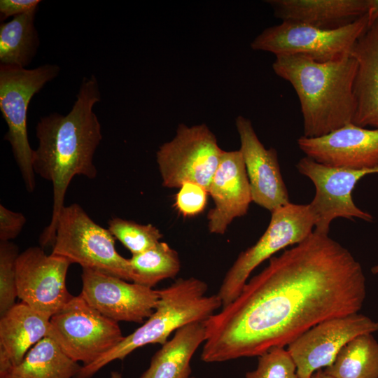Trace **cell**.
Wrapping results in <instances>:
<instances>
[{"mask_svg":"<svg viewBox=\"0 0 378 378\" xmlns=\"http://www.w3.org/2000/svg\"><path fill=\"white\" fill-rule=\"evenodd\" d=\"M235 125L252 202L270 212L289 204L288 192L281 173L276 150L264 146L249 119L238 115Z\"/></svg>","mask_w":378,"mask_h":378,"instance_id":"cell-16","label":"cell"},{"mask_svg":"<svg viewBox=\"0 0 378 378\" xmlns=\"http://www.w3.org/2000/svg\"><path fill=\"white\" fill-rule=\"evenodd\" d=\"M324 371L334 378H378V342L372 333L350 340Z\"/></svg>","mask_w":378,"mask_h":378,"instance_id":"cell-24","label":"cell"},{"mask_svg":"<svg viewBox=\"0 0 378 378\" xmlns=\"http://www.w3.org/2000/svg\"><path fill=\"white\" fill-rule=\"evenodd\" d=\"M373 174H378V167L372 169Z\"/></svg>","mask_w":378,"mask_h":378,"instance_id":"cell-36","label":"cell"},{"mask_svg":"<svg viewBox=\"0 0 378 378\" xmlns=\"http://www.w3.org/2000/svg\"><path fill=\"white\" fill-rule=\"evenodd\" d=\"M368 25L366 13L346 26L331 29L281 21L264 29L252 41L251 48L275 56L302 55L319 62H330L350 55Z\"/></svg>","mask_w":378,"mask_h":378,"instance_id":"cell-7","label":"cell"},{"mask_svg":"<svg viewBox=\"0 0 378 378\" xmlns=\"http://www.w3.org/2000/svg\"><path fill=\"white\" fill-rule=\"evenodd\" d=\"M356 67L351 55L326 62L302 55L276 56L274 73L291 84L298 95L303 136H322L352 123Z\"/></svg>","mask_w":378,"mask_h":378,"instance_id":"cell-3","label":"cell"},{"mask_svg":"<svg viewBox=\"0 0 378 378\" xmlns=\"http://www.w3.org/2000/svg\"><path fill=\"white\" fill-rule=\"evenodd\" d=\"M37 9L14 17L0 25V64L27 66L40 44L34 18Z\"/></svg>","mask_w":378,"mask_h":378,"instance_id":"cell-23","label":"cell"},{"mask_svg":"<svg viewBox=\"0 0 378 378\" xmlns=\"http://www.w3.org/2000/svg\"><path fill=\"white\" fill-rule=\"evenodd\" d=\"M275 17L321 29L346 26L367 13V0H267Z\"/></svg>","mask_w":378,"mask_h":378,"instance_id":"cell-20","label":"cell"},{"mask_svg":"<svg viewBox=\"0 0 378 378\" xmlns=\"http://www.w3.org/2000/svg\"><path fill=\"white\" fill-rule=\"evenodd\" d=\"M60 71L57 64H46L27 69L0 64V110L8 125L4 139L10 144L26 190L36 188L33 150L28 140L27 117L29 102Z\"/></svg>","mask_w":378,"mask_h":378,"instance_id":"cell-5","label":"cell"},{"mask_svg":"<svg viewBox=\"0 0 378 378\" xmlns=\"http://www.w3.org/2000/svg\"><path fill=\"white\" fill-rule=\"evenodd\" d=\"M100 100L95 76L83 77L71 111L66 115L43 116L36 124L38 146L34 150L33 167L35 174L52 183L53 191L51 220L39 237L41 247L54 244L57 219L73 178L97 176L94 155L102 134L93 108Z\"/></svg>","mask_w":378,"mask_h":378,"instance_id":"cell-2","label":"cell"},{"mask_svg":"<svg viewBox=\"0 0 378 378\" xmlns=\"http://www.w3.org/2000/svg\"><path fill=\"white\" fill-rule=\"evenodd\" d=\"M245 378H298L295 363L284 347H274L258 357L255 369Z\"/></svg>","mask_w":378,"mask_h":378,"instance_id":"cell-28","label":"cell"},{"mask_svg":"<svg viewBox=\"0 0 378 378\" xmlns=\"http://www.w3.org/2000/svg\"><path fill=\"white\" fill-rule=\"evenodd\" d=\"M297 143L307 157L325 165L356 170L378 167V129L349 123L322 136H302Z\"/></svg>","mask_w":378,"mask_h":378,"instance_id":"cell-15","label":"cell"},{"mask_svg":"<svg viewBox=\"0 0 378 378\" xmlns=\"http://www.w3.org/2000/svg\"><path fill=\"white\" fill-rule=\"evenodd\" d=\"M298 171L309 178L316 188L308 204L315 219L314 231L328 234L332 221L337 218H360L371 222L373 216L354 202L352 192L360 178L372 174L371 169H351L318 163L304 157L296 164Z\"/></svg>","mask_w":378,"mask_h":378,"instance_id":"cell-11","label":"cell"},{"mask_svg":"<svg viewBox=\"0 0 378 378\" xmlns=\"http://www.w3.org/2000/svg\"><path fill=\"white\" fill-rule=\"evenodd\" d=\"M2 378H4V377H2Z\"/></svg>","mask_w":378,"mask_h":378,"instance_id":"cell-38","label":"cell"},{"mask_svg":"<svg viewBox=\"0 0 378 378\" xmlns=\"http://www.w3.org/2000/svg\"><path fill=\"white\" fill-rule=\"evenodd\" d=\"M81 366L46 336L4 378H74Z\"/></svg>","mask_w":378,"mask_h":378,"instance_id":"cell-22","label":"cell"},{"mask_svg":"<svg viewBox=\"0 0 378 378\" xmlns=\"http://www.w3.org/2000/svg\"><path fill=\"white\" fill-rule=\"evenodd\" d=\"M223 153L206 124L178 125L174 138L156 152L162 186L179 188L184 183H194L209 191Z\"/></svg>","mask_w":378,"mask_h":378,"instance_id":"cell-9","label":"cell"},{"mask_svg":"<svg viewBox=\"0 0 378 378\" xmlns=\"http://www.w3.org/2000/svg\"><path fill=\"white\" fill-rule=\"evenodd\" d=\"M371 272L374 274H378V265L373 266L371 269Z\"/></svg>","mask_w":378,"mask_h":378,"instance_id":"cell-35","label":"cell"},{"mask_svg":"<svg viewBox=\"0 0 378 378\" xmlns=\"http://www.w3.org/2000/svg\"><path fill=\"white\" fill-rule=\"evenodd\" d=\"M269 225L258 241L241 252L225 274L217 295L222 307L240 293L251 272L262 262L288 246L307 238L315 227L309 204L290 202L271 212Z\"/></svg>","mask_w":378,"mask_h":378,"instance_id":"cell-8","label":"cell"},{"mask_svg":"<svg viewBox=\"0 0 378 378\" xmlns=\"http://www.w3.org/2000/svg\"><path fill=\"white\" fill-rule=\"evenodd\" d=\"M208 195V191L197 183H184L176 193L175 206L183 216H195L204 210Z\"/></svg>","mask_w":378,"mask_h":378,"instance_id":"cell-29","label":"cell"},{"mask_svg":"<svg viewBox=\"0 0 378 378\" xmlns=\"http://www.w3.org/2000/svg\"><path fill=\"white\" fill-rule=\"evenodd\" d=\"M378 331V321L358 313L334 318L314 326L288 345L298 378H311L335 360L341 349L354 337Z\"/></svg>","mask_w":378,"mask_h":378,"instance_id":"cell-13","label":"cell"},{"mask_svg":"<svg viewBox=\"0 0 378 378\" xmlns=\"http://www.w3.org/2000/svg\"><path fill=\"white\" fill-rule=\"evenodd\" d=\"M129 260L132 282L149 288L164 279L174 278L181 269L177 251L163 241L144 252L132 255Z\"/></svg>","mask_w":378,"mask_h":378,"instance_id":"cell-25","label":"cell"},{"mask_svg":"<svg viewBox=\"0 0 378 378\" xmlns=\"http://www.w3.org/2000/svg\"><path fill=\"white\" fill-rule=\"evenodd\" d=\"M350 55L356 62L352 123L378 129V19L355 43Z\"/></svg>","mask_w":378,"mask_h":378,"instance_id":"cell-19","label":"cell"},{"mask_svg":"<svg viewBox=\"0 0 378 378\" xmlns=\"http://www.w3.org/2000/svg\"><path fill=\"white\" fill-rule=\"evenodd\" d=\"M52 254L83 268L132 281L130 260L120 255L115 238L97 224L78 204L64 206L58 217Z\"/></svg>","mask_w":378,"mask_h":378,"instance_id":"cell-6","label":"cell"},{"mask_svg":"<svg viewBox=\"0 0 378 378\" xmlns=\"http://www.w3.org/2000/svg\"><path fill=\"white\" fill-rule=\"evenodd\" d=\"M39 0H1L0 16L4 20L10 16H18L38 9Z\"/></svg>","mask_w":378,"mask_h":378,"instance_id":"cell-31","label":"cell"},{"mask_svg":"<svg viewBox=\"0 0 378 378\" xmlns=\"http://www.w3.org/2000/svg\"><path fill=\"white\" fill-rule=\"evenodd\" d=\"M16 244L0 242V315H4L16 303L18 288L16 261L19 255Z\"/></svg>","mask_w":378,"mask_h":378,"instance_id":"cell-27","label":"cell"},{"mask_svg":"<svg viewBox=\"0 0 378 378\" xmlns=\"http://www.w3.org/2000/svg\"><path fill=\"white\" fill-rule=\"evenodd\" d=\"M48 336L83 366L104 356L124 338L118 323L92 307L80 295L51 317Z\"/></svg>","mask_w":378,"mask_h":378,"instance_id":"cell-10","label":"cell"},{"mask_svg":"<svg viewBox=\"0 0 378 378\" xmlns=\"http://www.w3.org/2000/svg\"><path fill=\"white\" fill-rule=\"evenodd\" d=\"M207 289L204 281L190 277L178 279L159 290L158 305L148 320L104 356L92 364L82 365L74 378H91L107 364L122 360L135 349L149 344L163 345L174 331L206 320L222 307L218 295H207Z\"/></svg>","mask_w":378,"mask_h":378,"instance_id":"cell-4","label":"cell"},{"mask_svg":"<svg viewBox=\"0 0 378 378\" xmlns=\"http://www.w3.org/2000/svg\"><path fill=\"white\" fill-rule=\"evenodd\" d=\"M71 264L64 257L46 254L41 247L27 248L16 261L18 298L52 317L74 297L66 284Z\"/></svg>","mask_w":378,"mask_h":378,"instance_id":"cell-12","label":"cell"},{"mask_svg":"<svg viewBox=\"0 0 378 378\" xmlns=\"http://www.w3.org/2000/svg\"><path fill=\"white\" fill-rule=\"evenodd\" d=\"M311 378H334L332 376L327 374L323 369L317 370Z\"/></svg>","mask_w":378,"mask_h":378,"instance_id":"cell-33","label":"cell"},{"mask_svg":"<svg viewBox=\"0 0 378 378\" xmlns=\"http://www.w3.org/2000/svg\"><path fill=\"white\" fill-rule=\"evenodd\" d=\"M190 378H196L195 377H190Z\"/></svg>","mask_w":378,"mask_h":378,"instance_id":"cell-37","label":"cell"},{"mask_svg":"<svg viewBox=\"0 0 378 378\" xmlns=\"http://www.w3.org/2000/svg\"><path fill=\"white\" fill-rule=\"evenodd\" d=\"M80 295L94 309L116 322L142 323L155 311L159 290L94 271L82 269Z\"/></svg>","mask_w":378,"mask_h":378,"instance_id":"cell-14","label":"cell"},{"mask_svg":"<svg viewBox=\"0 0 378 378\" xmlns=\"http://www.w3.org/2000/svg\"><path fill=\"white\" fill-rule=\"evenodd\" d=\"M365 276L350 251L315 231L269 259L239 295L204 321L201 360L220 363L288 346L326 320L358 313Z\"/></svg>","mask_w":378,"mask_h":378,"instance_id":"cell-1","label":"cell"},{"mask_svg":"<svg viewBox=\"0 0 378 378\" xmlns=\"http://www.w3.org/2000/svg\"><path fill=\"white\" fill-rule=\"evenodd\" d=\"M208 192L214 203L207 214L209 231L223 234L233 220L246 214L252 202L246 169L239 149L223 150Z\"/></svg>","mask_w":378,"mask_h":378,"instance_id":"cell-17","label":"cell"},{"mask_svg":"<svg viewBox=\"0 0 378 378\" xmlns=\"http://www.w3.org/2000/svg\"><path fill=\"white\" fill-rule=\"evenodd\" d=\"M26 217L0 205V241H10L16 238L26 223Z\"/></svg>","mask_w":378,"mask_h":378,"instance_id":"cell-30","label":"cell"},{"mask_svg":"<svg viewBox=\"0 0 378 378\" xmlns=\"http://www.w3.org/2000/svg\"><path fill=\"white\" fill-rule=\"evenodd\" d=\"M109 378H122V374L116 371H113L111 372Z\"/></svg>","mask_w":378,"mask_h":378,"instance_id":"cell-34","label":"cell"},{"mask_svg":"<svg viewBox=\"0 0 378 378\" xmlns=\"http://www.w3.org/2000/svg\"><path fill=\"white\" fill-rule=\"evenodd\" d=\"M51 316L16 303L0 319V378L6 377L27 352L48 336Z\"/></svg>","mask_w":378,"mask_h":378,"instance_id":"cell-18","label":"cell"},{"mask_svg":"<svg viewBox=\"0 0 378 378\" xmlns=\"http://www.w3.org/2000/svg\"><path fill=\"white\" fill-rule=\"evenodd\" d=\"M107 229L132 255L154 247L163 236L160 230L151 224L142 225L118 217L109 220Z\"/></svg>","mask_w":378,"mask_h":378,"instance_id":"cell-26","label":"cell"},{"mask_svg":"<svg viewBox=\"0 0 378 378\" xmlns=\"http://www.w3.org/2000/svg\"><path fill=\"white\" fill-rule=\"evenodd\" d=\"M205 340L204 321L191 323L178 329L172 339L154 354L148 368L140 378H190L192 357Z\"/></svg>","mask_w":378,"mask_h":378,"instance_id":"cell-21","label":"cell"},{"mask_svg":"<svg viewBox=\"0 0 378 378\" xmlns=\"http://www.w3.org/2000/svg\"><path fill=\"white\" fill-rule=\"evenodd\" d=\"M367 2L368 27L378 19V0H367Z\"/></svg>","mask_w":378,"mask_h":378,"instance_id":"cell-32","label":"cell"}]
</instances>
